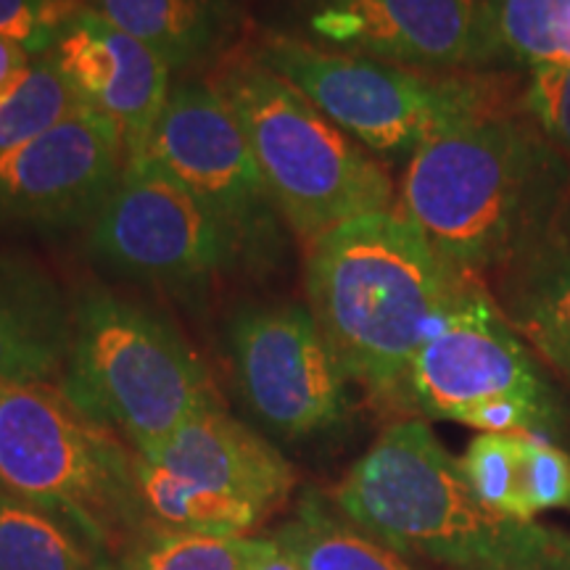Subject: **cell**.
<instances>
[{
  "instance_id": "cell-1",
  "label": "cell",
  "mask_w": 570,
  "mask_h": 570,
  "mask_svg": "<svg viewBox=\"0 0 570 570\" xmlns=\"http://www.w3.org/2000/svg\"><path fill=\"white\" fill-rule=\"evenodd\" d=\"M568 175L531 119L502 104L410 156L399 212L458 273H502L547 238Z\"/></svg>"
},
{
  "instance_id": "cell-2",
  "label": "cell",
  "mask_w": 570,
  "mask_h": 570,
  "mask_svg": "<svg viewBox=\"0 0 570 570\" xmlns=\"http://www.w3.org/2000/svg\"><path fill=\"white\" fill-rule=\"evenodd\" d=\"M402 212L333 227L306 262L309 312L346 377L402 402L415 354L439 331L462 283Z\"/></svg>"
},
{
  "instance_id": "cell-3",
  "label": "cell",
  "mask_w": 570,
  "mask_h": 570,
  "mask_svg": "<svg viewBox=\"0 0 570 570\" xmlns=\"http://www.w3.org/2000/svg\"><path fill=\"white\" fill-rule=\"evenodd\" d=\"M333 499L356 529L389 550L452 570H497L560 537L537 523L491 515L468 487L460 460L423 420L386 428Z\"/></svg>"
},
{
  "instance_id": "cell-4",
  "label": "cell",
  "mask_w": 570,
  "mask_h": 570,
  "mask_svg": "<svg viewBox=\"0 0 570 570\" xmlns=\"http://www.w3.org/2000/svg\"><path fill=\"white\" fill-rule=\"evenodd\" d=\"M0 489L117 562L151 525L132 452L53 383H0Z\"/></svg>"
},
{
  "instance_id": "cell-5",
  "label": "cell",
  "mask_w": 570,
  "mask_h": 570,
  "mask_svg": "<svg viewBox=\"0 0 570 570\" xmlns=\"http://www.w3.org/2000/svg\"><path fill=\"white\" fill-rule=\"evenodd\" d=\"M59 389L119 436L148 452L198 412L217 410L209 370L180 331L148 306L85 291Z\"/></svg>"
},
{
  "instance_id": "cell-6",
  "label": "cell",
  "mask_w": 570,
  "mask_h": 570,
  "mask_svg": "<svg viewBox=\"0 0 570 570\" xmlns=\"http://www.w3.org/2000/svg\"><path fill=\"white\" fill-rule=\"evenodd\" d=\"M212 88L244 127L277 212L304 244L391 209L386 169L254 53L219 69Z\"/></svg>"
},
{
  "instance_id": "cell-7",
  "label": "cell",
  "mask_w": 570,
  "mask_h": 570,
  "mask_svg": "<svg viewBox=\"0 0 570 570\" xmlns=\"http://www.w3.org/2000/svg\"><path fill=\"white\" fill-rule=\"evenodd\" d=\"M254 56L333 125L383 156H412L433 135L504 104L491 82L428 77L285 35H269Z\"/></svg>"
},
{
  "instance_id": "cell-8",
  "label": "cell",
  "mask_w": 570,
  "mask_h": 570,
  "mask_svg": "<svg viewBox=\"0 0 570 570\" xmlns=\"http://www.w3.org/2000/svg\"><path fill=\"white\" fill-rule=\"evenodd\" d=\"M88 248L117 275L177 288L209 283L246 256L230 227L146 159L125 164Z\"/></svg>"
},
{
  "instance_id": "cell-9",
  "label": "cell",
  "mask_w": 570,
  "mask_h": 570,
  "mask_svg": "<svg viewBox=\"0 0 570 570\" xmlns=\"http://www.w3.org/2000/svg\"><path fill=\"white\" fill-rule=\"evenodd\" d=\"M140 159L173 177L230 227L246 256H273L281 244L277 206L248 146L244 127L212 85L173 88Z\"/></svg>"
},
{
  "instance_id": "cell-10",
  "label": "cell",
  "mask_w": 570,
  "mask_h": 570,
  "mask_svg": "<svg viewBox=\"0 0 570 570\" xmlns=\"http://www.w3.org/2000/svg\"><path fill=\"white\" fill-rule=\"evenodd\" d=\"M230 354L246 407L281 436H312L346 415L348 377L304 306L262 304L238 312Z\"/></svg>"
},
{
  "instance_id": "cell-11",
  "label": "cell",
  "mask_w": 570,
  "mask_h": 570,
  "mask_svg": "<svg viewBox=\"0 0 570 570\" xmlns=\"http://www.w3.org/2000/svg\"><path fill=\"white\" fill-rule=\"evenodd\" d=\"M512 396L554 399L515 327L470 275L444 323L412 360L402 402L428 417L462 423L483 404Z\"/></svg>"
},
{
  "instance_id": "cell-12",
  "label": "cell",
  "mask_w": 570,
  "mask_h": 570,
  "mask_svg": "<svg viewBox=\"0 0 570 570\" xmlns=\"http://www.w3.org/2000/svg\"><path fill=\"white\" fill-rule=\"evenodd\" d=\"M125 164L117 125L82 106L0 159V217L46 230L90 227Z\"/></svg>"
},
{
  "instance_id": "cell-13",
  "label": "cell",
  "mask_w": 570,
  "mask_h": 570,
  "mask_svg": "<svg viewBox=\"0 0 570 570\" xmlns=\"http://www.w3.org/2000/svg\"><path fill=\"white\" fill-rule=\"evenodd\" d=\"M309 30L344 53L410 69L497 61L479 0H315Z\"/></svg>"
},
{
  "instance_id": "cell-14",
  "label": "cell",
  "mask_w": 570,
  "mask_h": 570,
  "mask_svg": "<svg viewBox=\"0 0 570 570\" xmlns=\"http://www.w3.org/2000/svg\"><path fill=\"white\" fill-rule=\"evenodd\" d=\"M48 56L80 101L117 125L127 161L140 159L173 92L169 63L88 6L61 27Z\"/></svg>"
},
{
  "instance_id": "cell-15",
  "label": "cell",
  "mask_w": 570,
  "mask_h": 570,
  "mask_svg": "<svg viewBox=\"0 0 570 570\" xmlns=\"http://www.w3.org/2000/svg\"><path fill=\"white\" fill-rule=\"evenodd\" d=\"M138 454L198 489L254 504L267 518L288 502L296 483L291 462L223 407L198 412L159 446Z\"/></svg>"
},
{
  "instance_id": "cell-16",
  "label": "cell",
  "mask_w": 570,
  "mask_h": 570,
  "mask_svg": "<svg viewBox=\"0 0 570 570\" xmlns=\"http://www.w3.org/2000/svg\"><path fill=\"white\" fill-rule=\"evenodd\" d=\"M75 309L32 262L0 256V383H53L67 365Z\"/></svg>"
},
{
  "instance_id": "cell-17",
  "label": "cell",
  "mask_w": 570,
  "mask_h": 570,
  "mask_svg": "<svg viewBox=\"0 0 570 570\" xmlns=\"http://www.w3.org/2000/svg\"><path fill=\"white\" fill-rule=\"evenodd\" d=\"M499 275L508 323L570 381V254L541 240Z\"/></svg>"
},
{
  "instance_id": "cell-18",
  "label": "cell",
  "mask_w": 570,
  "mask_h": 570,
  "mask_svg": "<svg viewBox=\"0 0 570 570\" xmlns=\"http://www.w3.org/2000/svg\"><path fill=\"white\" fill-rule=\"evenodd\" d=\"M82 6L146 42L169 69L194 67L219 40V13L209 0H82Z\"/></svg>"
},
{
  "instance_id": "cell-19",
  "label": "cell",
  "mask_w": 570,
  "mask_h": 570,
  "mask_svg": "<svg viewBox=\"0 0 570 570\" xmlns=\"http://www.w3.org/2000/svg\"><path fill=\"white\" fill-rule=\"evenodd\" d=\"M0 570H122L59 518L0 489Z\"/></svg>"
},
{
  "instance_id": "cell-20",
  "label": "cell",
  "mask_w": 570,
  "mask_h": 570,
  "mask_svg": "<svg viewBox=\"0 0 570 570\" xmlns=\"http://www.w3.org/2000/svg\"><path fill=\"white\" fill-rule=\"evenodd\" d=\"M497 59L570 67V0H479Z\"/></svg>"
},
{
  "instance_id": "cell-21",
  "label": "cell",
  "mask_w": 570,
  "mask_h": 570,
  "mask_svg": "<svg viewBox=\"0 0 570 570\" xmlns=\"http://www.w3.org/2000/svg\"><path fill=\"white\" fill-rule=\"evenodd\" d=\"M302 570H412L402 554L336 520L315 497H306L298 515L275 533Z\"/></svg>"
},
{
  "instance_id": "cell-22",
  "label": "cell",
  "mask_w": 570,
  "mask_h": 570,
  "mask_svg": "<svg viewBox=\"0 0 570 570\" xmlns=\"http://www.w3.org/2000/svg\"><path fill=\"white\" fill-rule=\"evenodd\" d=\"M82 106L59 63L48 53L32 56L27 69L0 90V159L40 138Z\"/></svg>"
},
{
  "instance_id": "cell-23",
  "label": "cell",
  "mask_w": 570,
  "mask_h": 570,
  "mask_svg": "<svg viewBox=\"0 0 570 570\" xmlns=\"http://www.w3.org/2000/svg\"><path fill=\"white\" fill-rule=\"evenodd\" d=\"M468 487L491 515L533 523L525 497L523 436L515 433H481L470 441L460 460Z\"/></svg>"
},
{
  "instance_id": "cell-24",
  "label": "cell",
  "mask_w": 570,
  "mask_h": 570,
  "mask_svg": "<svg viewBox=\"0 0 570 570\" xmlns=\"http://www.w3.org/2000/svg\"><path fill=\"white\" fill-rule=\"evenodd\" d=\"M248 537H202L148 525L127 547L122 570H246L252 554Z\"/></svg>"
},
{
  "instance_id": "cell-25",
  "label": "cell",
  "mask_w": 570,
  "mask_h": 570,
  "mask_svg": "<svg viewBox=\"0 0 570 570\" xmlns=\"http://www.w3.org/2000/svg\"><path fill=\"white\" fill-rule=\"evenodd\" d=\"M523 109L541 138L570 167V67L531 69Z\"/></svg>"
},
{
  "instance_id": "cell-26",
  "label": "cell",
  "mask_w": 570,
  "mask_h": 570,
  "mask_svg": "<svg viewBox=\"0 0 570 570\" xmlns=\"http://www.w3.org/2000/svg\"><path fill=\"white\" fill-rule=\"evenodd\" d=\"M82 0H0V38L19 42L30 56H46Z\"/></svg>"
},
{
  "instance_id": "cell-27",
  "label": "cell",
  "mask_w": 570,
  "mask_h": 570,
  "mask_svg": "<svg viewBox=\"0 0 570 570\" xmlns=\"http://www.w3.org/2000/svg\"><path fill=\"white\" fill-rule=\"evenodd\" d=\"M523 475L533 518L570 508V454L552 441L523 436Z\"/></svg>"
},
{
  "instance_id": "cell-28",
  "label": "cell",
  "mask_w": 570,
  "mask_h": 570,
  "mask_svg": "<svg viewBox=\"0 0 570 570\" xmlns=\"http://www.w3.org/2000/svg\"><path fill=\"white\" fill-rule=\"evenodd\" d=\"M497 570H570V537L560 533L544 550L525 554L510 566H502Z\"/></svg>"
},
{
  "instance_id": "cell-29",
  "label": "cell",
  "mask_w": 570,
  "mask_h": 570,
  "mask_svg": "<svg viewBox=\"0 0 570 570\" xmlns=\"http://www.w3.org/2000/svg\"><path fill=\"white\" fill-rule=\"evenodd\" d=\"M246 570H302L294 554H291L275 537L254 539L252 554H248Z\"/></svg>"
},
{
  "instance_id": "cell-30",
  "label": "cell",
  "mask_w": 570,
  "mask_h": 570,
  "mask_svg": "<svg viewBox=\"0 0 570 570\" xmlns=\"http://www.w3.org/2000/svg\"><path fill=\"white\" fill-rule=\"evenodd\" d=\"M544 240L547 244H552L554 248H560V252L570 254V175L560 190L558 206H554V214H552L550 233H547Z\"/></svg>"
},
{
  "instance_id": "cell-31",
  "label": "cell",
  "mask_w": 570,
  "mask_h": 570,
  "mask_svg": "<svg viewBox=\"0 0 570 570\" xmlns=\"http://www.w3.org/2000/svg\"><path fill=\"white\" fill-rule=\"evenodd\" d=\"M32 61V56L27 53V48H21L19 42L0 38V90L9 85L21 69H27V63Z\"/></svg>"
}]
</instances>
